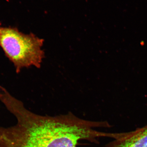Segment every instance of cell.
Here are the masks:
<instances>
[{
    "instance_id": "cell-1",
    "label": "cell",
    "mask_w": 147,
    "mask_h": 147,
    "mask_svg": "<svg viewBox=\"0 0 147 147\" xmlns=\"http://www.w3.org/2000/svg\"><path fill=\"white\" fill-rule=\"evenodd\" d=\"M6 108L15 116L16 124L0 127V147H78L82 140L95 142L112 133L98 129L110 126L107 122L87 120L72 113L51 116L30 111L15 98Z\"/></svg>"
},
{
    "instance_id": "cell-2",
    "label": "cell",
    "mask_w": 147,
    "mask_h": 147,
    "mask_svg": "<svg viewBox=\"0 0 147 147\" xmlns=\"http://www.w3.org/2000/svg\"><path fill=\"white\" fill-rule=\"evenodd\" d=\"M43 41L33 34H24L16 28L0 27V46L18 73L24 67H40L45 57Z\"/></svg>"
},
{
    "instance_id": "cell-3",
    "label": "cell",
    "mask_w": 147,
    "mask_h": 147,
    "mask_svg": "<svg viewBox=\"0 0 147 147\" xmlns=\"http://www.w3.org/2000/svg\"><path fill=\"white\" fill-rule=\"evenodd\" d=\"M108 147H147V125L134 131L114 133Z\"/></svg>"
}]
</instances>
